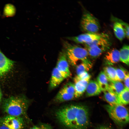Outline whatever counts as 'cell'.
<instances>
[{
	"mask_svg": "<svg viewBox=\"0 0 129 129\" xmlns=\"http://www.w3.org/2000/svg\"><path fill=\"white\" fill-rule=\"evenodd\" d=\"M88 109L85 106L70 104L55 112L57 120L67 129H87L89 124Z\"/></svg>",
	"mask_w": 129,
	"mask_h": 129,
	"instance_id": "obj_1",
	"label": "cell"
},
{
	"mask_svg": "<svg viewBox=\"0 0 129 129\" xmlns=\"http://www.w3.org/2000/svg\"><path fill=\"white\" fill-rule=\"evenodd\" d=\"M63 44V50L68 61L71 65H76L79 61L92 65L89 59L88 52L85 48L71 44L66 41H64Z\"/></svg>",
	"mask_w": 129,
	"mask_h": 129,
	"instance_id": "obj_2",
	"label": "cell"
},
{
	"mask_svg": "<svg viewBox=\"0 0 129 129\" xmlns=\"http://www.w3.org/2000/svg\"><path fill=\"white\" fill-rule=\"evenodd\" d=\"M28 101L19 97H12L4 102L3 108L8 115L20 117L25 114L29 105Z\"/></svg>",
	"mask_w": 129,
	"mask_h": 129,
	"instance_id": "obj_3",
	"label": "cell"
},
{
	"mask_svg": "<svg viewBox=\"0 0 129 129\" xmlns=\"http://www.w3.org/2000/svg\"><path fill=\"white\" fill-rule=\"evenodd\" d=\"M105 108L110 118L116 124L123 125L129 121V114L127 108L123 105L118 104L114 105L109 104Z\"/></svg>",
	"mask_w": 129,
	"mask_h": 129,
	"instance_id": "obj_4",
	"label": "cell"
},
{
	"mask_svg": "<svg viewBox=\"0 0 129 129\" xmlns=\"http://www.w3.org/2000/svg\"><path fill=\"white\" fill-rule=\"evenodd\" d=\"M111 44L109 36L106 34L100 39L85 45L89 56L96 58L109 49Z\"/></svg>",
	"mask_w": 129,
	"mask_h": 129,
	"instance_id": "obj_5",
	"label": "cell"
},
{
	"mask_svg": "<svg viewBox=\"0 0 129 129\" xmlns=\"http://www.w3.org/2000/svg\"><path fill=\"white\" fill-rule=\"evenodd\" d=\"M82 30L86 33H97L100 28V24L98 19L89 12L83 13L80 22Z\"/></svg>",
	"mask_w": 129,
	"mask_h": 129,
	"instance_id": "obj_6",
	"label": "cell"
},
{
	"mask_svg": "<svg viewBox=\"0 0 129 129\" xmlns=\"http://www.w3.org/2000/svg\"><path fill=\"white\" fill-rule=\"evenodd\" d=\"M106 34L104 33H86L76 36L68 37L66 38L77 43L85 44L99 39Z\"/></svg>",
	"mask_w": 129,
	"mask_h": 129,
	"instance_id": "obj_7",
	"label": "cell"
},
{
	"mask_svg": "<svg viewBox=\"0 0 129 129\" xmlns=\"http://www.w3.org/2000/svg\"><path fill=\"white\" fill-rule=\"evenodd\" d=\"M56 67L65 79L71 76L68 61L63 50L59 54Z\"/></svg>",
	"mask_w": 129,
	"mask_h": 129,
	"instance_id": "obj_8",
	"label": "cell"
},
{
	"mask_svg": "<svg viewBox=\"0 0 129 129\" xmlns=\"http://www.w3.org/2000/svg\"><path fill=\"white\" fill-rule=\"evenodd\" d=\"M4 124L10 129H22L24 122L21 117L10 115L3 118Z\"/></svg>",
	"mask_w": 129,
	"mask_h": 129,
	"instance_id": "obj_9",
	"label": "cell"
},
{
	"mask_svg": "<svg viewBox=\"0 0 129 129\" xmlns=\"http://www.w3.org/2000/svg\"><path fill=\"white\" fill-rule=\"evenodd\" d=\"M14 63V61L7 57L0 49V76L3 75L10 70Z\"/></svg>",
	"mask_w": 129,
	"mask_h": 129,
	"instance_id": "obj_10",
	"label": "cell"
},
{
	"mask_svg": "<svg viewBox=\"0 0 129 129\" xmlns=\"http://www.w3.org/2000/svg\"><path fill=\"white\" fill-rule=\"evenodd\" d=\"M75 88V97H80L86 91L89 81L80 79L76 76L74 79Z\"/></svg>",
	"mask_w": 129,
	"mask_h": 129,
	"instance_id": "obj_11",
	"label": "cell"
},
{
	"mask_svg": "<svg viewBox=\"0 0 129 129\" xmlns=\"http://www.w3.org/2000/svg\"><path fill=\"white\" fill-rule=\"evenodd\" d=\"M64 79L55 67L52 72L49 82L50 89L52 90L56 87Z\"/></svg>",
	"mask_w": 129,
	"mask_h": 129,
	"instance_id": "obj_12",
	"label": "cell"
},
{
	"mask_svg": "<svg viewBox=\"0 0 129 129\" xmlns=\"http://www.w3.org/2000/svg\"><path fill=\"white\" fill-rule=\"evenodd\" d=\"M105 61L106 64H113L120 61L119 51L113 48L108 51L105 55Z\"/></svg>",
	"mask_w": 129,
	"mask_h": 129,
	"instance_id": "obj_13",
	"label": "cell"
},
{
	"mask_svg": "<svg viewBox=\"0 0 129 129\" xmlns=\"http://www.w3.org/2000/svg\"><path fill=\"white\" fill-rule=\"evenodd\" d=\"M86 91V95L88 97L98 95L102 91L97 81L92 80L89 81Z\"/></svg>",
	"mask_w": 129,
	"mask_h": 129,
	"instance_id": "obj_14",
	"label": "cell"
},
{
	"mask_svg": "<svg viewBox=\"0 0 129 129\" xmlns=\"http://www.w3.org/2000/svg\"><path fill=\"white\" fill-rule=\"evenodd\" d=\"M114 21L115 22L113 25L114 34L119 40L122 41L126 37L124 27L120 22L116 21Z\"/></svg>",
	"mask_w": 129,
	"mask_h": 129,
	"instance_id": "obj_15",
	"label": "cell"
},
{
	"mask_svg": "<svg viewBox=\"0 0 129 129\" xmlns=\"http://www.w3.org/2000/svg\"><path fill=\"white\" fill-rule=\"evenodd\" d=\"M97 80L102 91L104 92L108 90L109 81L103 71H101L99 74Z\"/></svg>",
	"mask_w": 129,
	"mask_h": 129,
	"instance_id": "obj_16",
	"label": "cell"
},
{
	"mask_svg": "<svg viewBox=\"0 0 129 129\" xmlns=\"http://www.w3.org/2000/svg\"><path fill=\"white\" fill-rule=\"evenodd\" d=\"M110 82L108 90L118 96L125 88L124 85L120 81H115Z\"/></svg>",
	"mask_w": 129,
	"mask_h": 129,
	"instance_id": "obj_17",
	"label": "cell"
},
{
	"mask_svg": "<svg viewBox=\"0 0 129 129\" xmlns=\"http://www.w3.org/2000/svg\"><path fill=\"white\" fill-rule=\"evenodd\" d=\"M75 97V95L69 94L61 89L57 94L54 101L57 102H61L71 100Z\"/></svg>",
	"mask_w": 129,
	"mask_h": 129,
	"instance_id": "obj_18",
	"label": "cell"
},
{
	"mask_svg": "<svg viewBox=\"0 0 129 129\" xmlns=\"http://www.w3.org/2000/svg\"><path fill=\"white\" fill-rule=\"evenodd\" d=\"M119 53L120 61L128 65L129 62V45H124L119 51Z\"/></svg>",
	"mask_w": 129,
	"mask_h": 129,
	"instance_id": "obj_19",
	"label": "cell"
},
{
	"mask_svg": "<svg viewBox=\"0 0 129 129\" xmlns=\"http://www.w3.org/2000/svg\"><path fill=\"white\" fill-rule=\"evenodd\" d=\"M104 92V98L109 105H114L120 104L118 95L108 90Z\"/></svg>",
	"mask_w": 129,
	"mask_h": 129,
	"instance_id": "obj_20",
	"label": "cell"
},
{
	"mask_svg": "<svg viewBox=\"0 0 129 129\" xmlns=\"http://www.w3.org/2000/svg\"><path fill=\"white\" fill-rule=\"evenodd\" d=\"M103 72L109 81H117L115 68L106 66L104 67Z\"/></svg>",
	"mask_w": 129,
	"mask_h": 129,
	"instance_id": "obj_21",
	"label": "cell"
},
{
	"mask_svg": "<svg viewBox=\"0 0 129 129\" xmlns=\"http://www.w3.org/2000/svg\"><path fill=\"white\" fill-rule=\"evenodd\" d=\"M129 89L126 88L118 95L120 104L126 105L129 103Z\"/></svg>",
	"mask_w": 129,
	"mask_h": 129,
	"instance_id": "obj_22",
	"label": "cell"
},
{
	"mask_svg": "<svg viewBox=\"0 0 129 129\" xmlns=\"http://www.w3.org/2000/svg\"><path fill=\"white\" fill-rule=\"evenodd\" d=\"M92 66V65L89 64L84 62L81 63L76 65V71L77 75L85 71L89 70Z\"/></svg>",
	"mask_w": 129,
	"mask_h": 129,
	"instance_id": "obj_23",
	"label": "cell"
},
{
	"mask_svg": "<svg viewBox=\"0 0 129 129\" xmlns=\"http://www.w3.org/2000/svg\"><path fill=\"white\" fill-rule=\"evenodd\" d=\"M117 81H124L127 74L129 73L123 68L120 67L116 68Z\"/></svg>",
	"mask_w": 129,
	"mask_h": 129,
	"instance_id": "obj_24",
	"label": "cell"
},
{
	"mask_svg": "<svg viewBox=\"0 0 129 129\" xmlns=\"http://www.w3.org/2000/svg\"><path fill=\"white\" fill-rule=\"evenodd\" d=\"M67 93L75 96V88L74 84L69 82L66 83L61 89Z\"/></svg>",
	"mask_w": 129,
	"mask_h": 129,
	"instance_id": "obj_25",
	"label": "cell"
},
{
	"mask_svg": "<svg viewBox=\"0 0 129 129\" xmlns=\"http://www.w3.org/2000/svg\"><path fill=\"white\" fill-rule=\"evenodd\" d=\"M113 20L115 21H116L119 22L121 23L123 27H124L125 33V34L126 37L128 39L129 38V28L128 24L125 22H124L119 19H118L116 18H115L113 19Z\"/></svg>",
	"mask_w": 129,
	"mask_h": 129,
	"instance_id": "obj_26",
	"label": "cell"
},
{
	"mask_svg": "<svg viewBox=\"0 0 129 129\" xmlns=\"http://www.w3.org/2000/svg\"><path fill=\"white\" fill-rule=\"evenodd\" d=\"M30 129H52V128L48 124L43 123L34 126Z\"/></svg>",
	"mask_w": 129,
	"mask_h": 129,
	"instance_id": "obj_27",
	"label": "cell"
},
{
	"mask_svg": "<svg viewBox=\"0 0 129 129\" xmlns=\"http://www.w3.org/2000/svg\"><path fill=\"white\" fill-rule=\"evenodd\" d=\"M78 79L89 81L91 77L90 75L87 72L85 71L76 76Z\"/></svg>",
	"mask_w": 129,
	"mask_h": 129,
	"instance_id": "obj_28",
	"label": "cell"
},
{
	"mask_svg": "<svg viewBox=\"0 0 129 129\" xmlns=\"http://www.w3.org/2000/svg\"><path fill=\"white\" fill-rule=\"evenodd\" d=\"M129 73H128L127 74L124 80L125 86V88L128 89H129Z\"/></svg>",
	"mask_w": 129,
	"mask_h": 129,
	"instance_id": "obj_29",
	"label": "cell"
},
{
	"mask_svg": "<svg viewBox=\"0 0 129 129\" xmlns=\"http://www.w3.org/2000/svg\"><path fill=\"white\" fill-rule=\"evenodd\" d=\"M0 129H10L4 124L3 118H0Z\"/></svg>",
	"mask_w": 129,
	"mask_h": 129,
	"instance_id": "obj_30",
	"label": "cell"
},
{
	"mask_svg": "<svg viewBox=\"0 0 129 129\" xmlns=\"http://www.w3.org/2000/svg\"><path fill=\"white\" fill-rule=\"evenodd\" d=\"M97 129H111L110 128L105 126H100Z\"/></svg>",
	"mask_w": 129,
	"mask_h": 129,
	"instance_id": "obj_31",
	"label": "cell"
},
{
	"mask_svg": "<svg viewBox=\"0 0 129 129\" xmlns=\"http://www.w3.org/2000/svg\"><path fill=\"white\" fill-rule=\"evenodd\" d=\"M2 96V94L1 92V90L0 88V103L1 100Z\"/></svg>",
	"mask_w": 129,
	"mask_h": 129,
	"instance_id": "obj_32",
	"label": "cell"
}]
</instances>
